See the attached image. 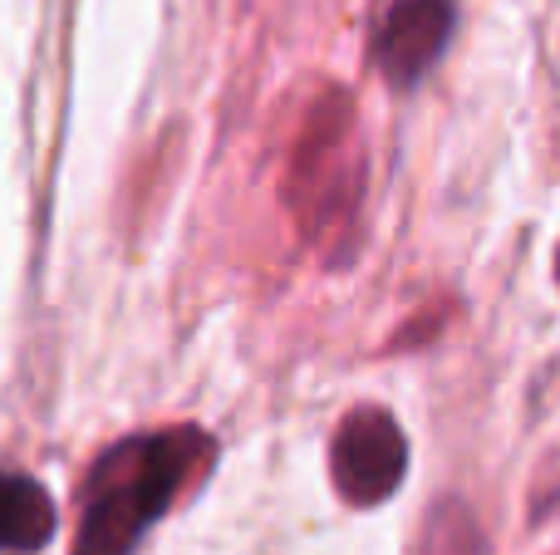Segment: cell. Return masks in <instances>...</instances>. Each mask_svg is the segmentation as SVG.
Segmentation results:
<instances>
[{
  "mask_svg": "<svg viewBox=\"0 0 560 555\" xmlns=\"http://www.w3.org/2000/svg\"><path fill=\"white\" fill-rule=\"evenodd\" d=\"M329 468H335V487L354 507H374V501L394 497L408 468V442L398 423L378 409H359L339 423L335 448H329Z\"/></svg>",
  "mask_w": 560,
  "mask_h": 555,
  "instance_id": "cell-2",
  "label": "cell"
},
{
  "mask_svg": "<svg viewBox=\"0 0 560 555\" xmlns=\"http://www.w3.org/2000/svg\"><path fill=\"white\" fill-rule=\"evenodd\" d=\"M453 35V0H398L378 29V64L394 84H413L438 64Z\"/></svg>",
  "mask_w": 560,
  "mask_h": 555,
  "instance_id": "cell-3",
  "label": "cell"
},
{
  "mask_svg": "<svg viewBox=\"0 0 560 555\" xmlns=\"http://www.w3.org/2000/svg\"><path fill=\"white\" fill-rule=\"evenodd\" d=\"M197 442L192 428H173L158 438L118 442L98 462L84 497V521H79L74 555H128L148 527L163 517V507L177 497V487L192 472Z\"/></svg>",
  "mask_w": 560,
  "mask_h": 555,
  "instance_id": "cell-1",
  "label": "cell"
},
{
  "mask_svg": "<svg viewBox=\"0 0 560 555\" xmlns=\"http://www.w3.org/2000/svg\"><path fill=\"white\" fill-rule=\"evenodd\" d=\"M55 536V501L35 477L0 472V551H39Z\"/></svg>",
  "mask_w": 560,
  "mask_h": 555,
  "instance_id": "cell-4",
  "label": "cell"
},
{
  "mask_svg": "<svg viewBox=\"0 0 560 555\" xmlns=\"http://www.w3.org/2000/svg\"><path fill=\"white\" fill-rule=\"evenodd\" d=\"M556 275H560V256H556Z\"/></svg>",
  "mask_w": 560,
  "mask_h": 555,
  "instance_id": "cell-6",
  "label": "cell"
},
{
  "mask_svg": "<svg viewBox=\"0 0 560 555\" xmlns=\"http://www.w3.org/2000/svg\"><path fill=\"white\" fill-rule=\"evenodd\" d=\"M418 555H492V551H487V536L477 531L472 511L447 501V507H438L433 521H428L423 541H418Z\"/></svg>",
  "mask_w": 560,
  "mask_h": 555,
  "instance_id": "cell-5",
  "label": "cell"
}]
</instances>
